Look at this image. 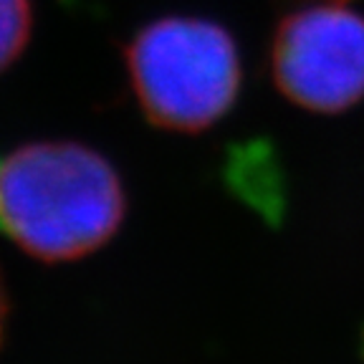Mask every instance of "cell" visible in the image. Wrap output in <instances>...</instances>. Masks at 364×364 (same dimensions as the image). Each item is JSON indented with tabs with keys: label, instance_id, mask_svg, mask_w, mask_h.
I'll return each mask as SVG.
<instances>
[{
	"label": "cell",
	"instance_id": "6da1fadb",
	"mask_svg": "<svg viewBox=\"0 0 364 364\" xmlns=\"http://www.w3.org/2000/svg\"><path fill=\"white\" fill-rule=\"evenodd\" d=\"M127 215L124 182L97 149L28 142L0 152V233L43 263L97 253Z\"/></svg>",
	"mask_w": 364,
	"mask_h": 364
},
{
	"label": "cell",
	"instance_id": "277c9868",
	"mask_svg": "<svg viewBox=\"0 0 364 364\" xmlns=\"http://www.w3.org/2000/svg\"><path fill=\"white\" fill-rule=\"evenodd\" d=\"M33 31L31 0H0V74L18 61Z\"/></svg>",
	"mask_w": 364,
	"mask_h": 364
},
{
	"label": "cell",
	"instance_id": "5b68a950",
	"mask_svg": "<svg viewBox=\"0 0 364 364\" xmlns=\"http://www.w3.org/2000/svg\"><path fill=\"white\" fill-rule=\"evenodd\" d=\"M6 314H8V304H6V294H3V284H0V341H3V331H6Z\"/></svg>",
	"mask_w": 364,
	"mask_h": 364
},
{
	"label": "cell",
	"instance_id": "3957f363",
	"mask_svg": "<svg viewBox=\"0 0 364 364\" xmlns=\"http://www.w3.org/2000/svg\"><path fill=\"white\" fill-rule=\"evenodd\" d=\"M281 97L314 114H341L364 99V18L341 6H309L281 18L271 43Z\"/></svg>",
	"mask_w": 364,
	"mask_h": 364
},
{
	"label": "cell",
	"instance_id": "7a4b0ae2",
	"mask_svg": "<svg viewBox=\"0 0 364 364\" xmlns=\"http://www.w3.org/2000/svg\"><path fill=\"white\" fill-rule=\"evenodd\" d=\"M136 104L154 127L198 134L225 117L240 94L233 36L205 18H159L124 51Z\"/></svg>",
	"mask_w": 364,
	"mask_h": 364
}]
</instances>
